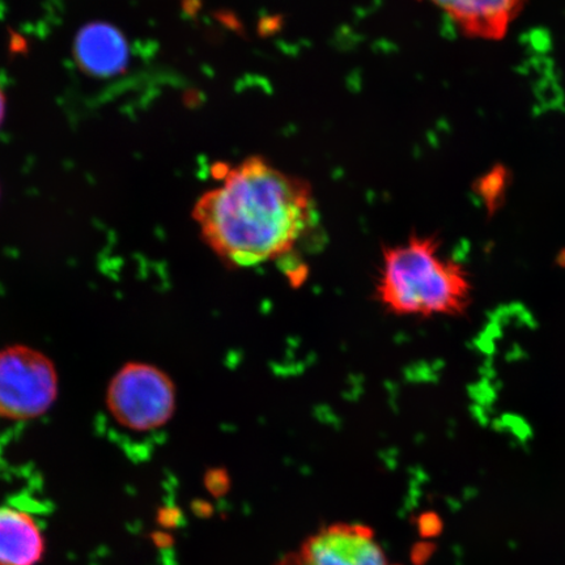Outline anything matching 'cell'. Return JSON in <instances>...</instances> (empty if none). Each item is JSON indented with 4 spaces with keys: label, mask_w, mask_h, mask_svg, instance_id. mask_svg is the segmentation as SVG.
Returning <instances> with one entry per match:
<instances>
[{
    "label": "cell",
    "mask_w": 565,
    "mask_h": 565,
    "mask_svg": "<svg viewBox=\"0 0 565 565\" xmlns=\"http://www.w3.org/2000/svg\"><path fill=\"white\" fill-rule=\"evenodd\" d=\"M215 171L218 185L198 198L192 214L210 250L233 268L292 256L317 221L309 182L259 157Z\"/></svg>",
    "instance_id": "6da1fadb"
},
{
    "label": "cell",
    "mask_w": 565,
    "mask_h": 565,
    "mask_svg": "<svg viewBox=\"0 0 565 565\" xmlns=\"http://www.w3.org/2000/svg\"><path fill=\"white\" fill-rule=\"evenodd\" d=\"M468 268L443 249L434 235H412L385 247L376 296L388 315L406 318H455L468 313L472 302Z\"/></svg>",
    "instance_id": "7a4b0ae2"
},
{
    "label": "cell",
    "mask_w": 565,
    "mask_h": 565,
    "mask_svg": "<svg viewBox=\"0 0 565 565\" xmlns=\"http://www.w3.org/2000/svg\"><path fill=\"white\" fill-rule=\"evenodd\" d=\"M105 401L119 426L134 433H151L172 420L177 391L173 380L159 366L136 362L115 374Z\"/></svg>",
    "instance_id": "3957f363"
},
{
    "label": "cell",
    "mask_w": 565,
    "mask_h": 565,
    "mask_svg": "<svg viewBox=\"0 0 565 565\" xmlns=\"http://www.w3.org/2000/svg\"><path fill=\"white\" fill-rule=\"evenodd\" d=\"M58 388V373L44 353L26 345L0 351V418H40L53 406Z\"/></svg>",
    "instance_id": "277c9868"
},
{
    "label": "cell",
    "mask_w": 565,
    "mask_h": 565,
    "mask_svg": "<svg viewBox=\"0 0 565 565\" xmlns=\"http://www.w3.org/2000/svg\"><path fill=\"white\" fill-rule=\"evenodd\" d=\"M278 565H392L372 529L364 525H330L310 536L299 553Z\"/></svg>",
    "instance_id": "5b68a950"
},
{
    "label": "cell",
    "mask_w": 565,
    "mask_h": 565,
    "mask_svg": "<svg viewBox=\"0 0 565 565\" xmlns=\"http://www.w3.org/2000/svg\"><path fill=\"white\" fill-rule=\"evenodd\" d=\"M447 17L465 38L497 42L505 39L527 0H426Z\"/></svg>",
    "instance_id": "8992f818"
},
{
    "label": "cell",
    "mask_w": 565,
    "mask_h": 565,
    "mask_svg": "<svg viewBox=\"0 0 565 565\" xmlns=\"http://www.w3.org/2000/svg\"><path fill=\"white\" fill-rule=\"evenodd\" d=\"M129 56V44L115 25L92 21L76 34L74 60L84 74L102 79L122 74Z\"/></svg>",
    "instance_id": "52a82bcc"
},
{
    "label": "cell",
    "mask_w": 565,
    "mask_h": 565,
    "mask_svg": "<svg viewBox=\"0 0 565 565\" xmlns=\"http://www.w3.org/2000/svg\"><path fill=\"white\" fill-rule=\"evenodd\" d=\"M44 550L41 529L30 513L0 507V565H34Z\"/></svg>",
    "instance_id": "ba28073f"
},
{
    "label": "cell",
    "mask_w": 565,
    "mask_h": 565,
    "mask_svg": "<svg viewBox=\"0 0 565 565\" xmlns=\"http://www.w3.org/2000/svg\"><path fill=\"white\" fill-rule=\"evenodd\" d=\"M206 487L216 498L223 497L230 490V478L227 472L211 470L206 477Z\"/></svg>",
    "instance_id": "9c48e42d"
},
{
    "label": "cell",
    "mask_w": 565,
    "mask_h": 565,
    "mask_svg": "<svg viewBox=\"0 0 565 565\" xmlns=\"http://www.w3.org/2000/svg\"><path fill=\"white\" fill-rule=\"evenodd\" d=\"M181 514L179 511L175 510H167L164 513L161 514V520L164 522L168 526H173L179 524Z\"/></svg>",
    "instance_id": "30bf717a"
},
{
    "label": "cell",
    "mask_w": 565,
    "mask_h": 565,
    "mask_svg": "<svg viewBox=\"0 0 565 565\" xmlns=\"http://www.w3.org/2000/svg\"><path fill=\"white\" fill-rule=\"evenodd\" d=\"M6 108H7V100L4 96V92L2 88H0V126H2L6 117Z\"/></svg>",
    "instance_id": "8fae6325"
},
{
    "label": "cell",
    "mask_w": 565,
    "mask_h": 565,
    "mask_svg": "<svg viewBox=\"0 0 565 565\" xmlns=\"http://www.w3.org/2000/svg\"><path fill=\"white\" fill-rule=\"evenodd\" d=\"M195 513L201 515V518H209L211 514V507L207 503H204V501H201V503L198 504V510H195Z\"/></svg>",
    "instance_id": "7c38bea8"
}]
</instances>
